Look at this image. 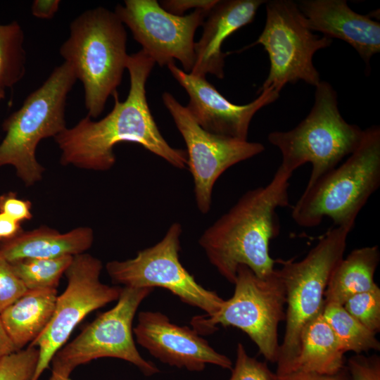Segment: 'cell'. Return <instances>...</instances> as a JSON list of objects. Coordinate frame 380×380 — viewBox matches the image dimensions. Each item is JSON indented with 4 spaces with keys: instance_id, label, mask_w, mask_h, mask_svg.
I'll return each mask as SVG.
<instances>
[{
    "instance_id": "17",
    "label": "cell",
    "mask_w": 380,
    "mask_h": 380,
    "mask_svg": "<svg viewBox=\"0 0 380 380\" xmlns=\"http://www.w3.org/2000/svg\"><path fill=\"white\" fill-rule=\"evenodd\" d=\"M296 4L312 31L348 43L367 66L380 52V23L370 15L353 11L346 0H302Z\"/></svg>"
},
{
    "instance_id": "26",
    "label": "cell",
    "mask_w": 380,
    "mask_h": 380,
    "mask_svg": "<svg viewBox=\"0 0 380 380\" xmlns=\"http://www.w3.org/2000/svg\"><path fill=\"white\" fill-rule=\"evenodd\" d=\"M344 309L374 334L380 331V289L357 293L343 305Z\"/></svg>"
},
{
    "instance_id": "21",
    "label": "cell",
    "mask_w": 380,
    "mask_h": 380,
    "mask_svg": "<svg viewBox=\"0 0 380 380\" xmlns=\"http://www.w3.org/2000/svg\"><path fill=\"white\" fill-rule=\"evenodd\" d=\"M344 354L322 311L302 329L298 353L290 372L334 374L346 366Z\"/></svg>"
},
{
    "instance_id": "23",
    "label": "cell",
    "mask_w": 380,
    "mask_h": 380,
    "mask_svg": "<svg viewBox=\"0 0 380 380\" xmlns=\"http://www.w3.org/2000/svg\"><path fill=\"white\" fill-rule=\"evenodd\" d=\"M24 40L23 30L16 20L0 24V101L5 98L6 90L15 86L25 75Z\"/></svg>"
},
{
    "instance_id": "18",
    "label": "cell",
    "mask_w": 380,
    "mask_h": 380,
    "mask_svg": "<svg viewBox=\"0 0 380 380\" xmlns=\"http://www.w3.org/2000/svg\"><path fill=\"white\" fill-rule=\"evenodd\" d=\"M264 0L219 1L203 23V33L195 42V63L190 74L205 77L210 73L224 77L226 54L222 50L225 39L241 27L252 23Z\"/></svg>"
},
{
    "instance_id": "19",
    "label": "cell",
    "mask_w": 380,
    "mask_h": 380,
    "mask_svg": "<svg viewBox=\"0 0 380 380\" xmlns=\"http://www.w3.org/2000/svg\"><path fill=\"white\" fill-rule=\"evenodd\" d=\"M93 242L94 232L90 227H80L61 233L42 226L0 242V253L9 262L25 259H51L84 253Z\"/></svg>"
},
{
    "instance_id": "15",
    "label": "cell",
    "mask_w": 380,
    "mask_h": 380,
    "mask_svg": "<svg viewBox=\"0 0 380 380\" xmlns=\"http://www.w3.org/2000/svg\"><path fill=\"white\" fill-rule=\"evenodd\" d=\"M137 342L160 361L201 372L207 364L232 368L231 360L217 353L195 329L171 322L163 313L141 311L133 328Z\"/></svg>"
},
{
    "instance_id": "34",
    "label": "cell",
    "mask_w": 380,
    "mask_h": 380,
    "mask_svg": "<svg viewBox=\"0 0 380 380\" xmlns=\"http://www.w3.org/2000/svg\"><path fill=\"white\" fill-rule=\"evenodd\" d=\"M60 0H34L31 6L32 15L44 20L52 19L59 9Z\"/></svg>"
},
{
    "instance_id": "16",
    "label": "cell",
    "mask_w": 380,
    "mask_h": 380,
    "mask_svg": "<svg viewBox=\"0 0 380 380\" xmlns=\"http://www.w3.org/2000/svg\"><path fill=\"white\" fill-rule=\"evenodd\" d=\"M172 76L187 92L186 106L205 130L218 135L248 140L250 123L262 108L275 101L279 93L270 89L246 105H236L224 97L205 77L194 76L179 68L175 62L167 65Z\"/></svg>"
},
{
    "instance_id": "33",
    "label": "cell",
    "mask_w": 380,
    "mask_h": 380,
    "mask_svg": "<svg viewBox=\"0 0 380 380\" xmlns=\"http://www.w3.org/2000/svg\"><path fill=\"white\" fill-rule=\"evenodd\" d=\"M277 375V380H351L346 366L334 374H319L312 372L292 371Z\"/></svg>"
},
{
    "instance_id": "14",
    "label": "cell",
    "mask_w": 380,
    "mask_h": 380,
    "mask_svg": "<svg viewBox=\"0 0 380 380\" xmlns=\"http://www.w3.org/2000/svg\"><path fill=\"white\" fill-rule=\"evenodd\" d=\"M210 11L196 9L177 15L156 0H125L114 12L155 63L163 67L178 60L190 73L195 63L194 34Z\"/></svg>"
},
{
    "instance_id": "6",
    "label": "cell",
    "mask_w": 380,
    "mask_h": 380,
    "mask_svg": "<svg viewBox=\"0 0 380 380\" xmlns=\"http://www.w3.org/2000/svg\"><path fill=\"white\" fill-rule=\"evenodd\" d=\"M363 131L343 119L336 91L328 82L320 81L308 115L290 130L270 132L267 139L281 152L279 167L285 172L293 175L303 164L311 163L306 185L310 186L357 148Z\"/></svg>"
},
{
    "instance_id": "1",
    "label": "cell",
    "mask_w": 380,
    "mask_h": 380,
    "mask_svg": "<svg viewBox=\"0 0 380 380\" xmlns=\"http://www.w3.org/2000/svg\"><path fill=\"white\" fill-rule=\"evenodd\" d=\"M154 65L143 50L129 55L127 69L130 87L126 99L120 101L115 92L114 106L104 118L94 121L87 115L54 138L61 151L63 165L95 171L110 170L116 160L115 146L132 142L141 145L173 167L183 169L187 166L186 151L167 142L148 107L146 84Z\"/></svg>"
},
{
    "instance_id": "4",
    "label": "cell",
    "mask_w": 380,
    "mask_h": 380,
    "mask_svg": "<svg viewBox=\"0 0 380 380\" xmlns=\"http://www.w3.org/2000/svg\"><path fill=\"white\" fill-rule=\"evenodd\" d=\"M380 186V127L363 131L357 148L341 165L306 186L292 208L293 221L314 227L324 217L334 227L353 229L355 220Z\"/></svg>"
},
{
    "instance_id": "11",
    "label": "cell",
    "mask_w": 380,
    "mask_h": 380,
    "mask_svg": "<svg viewBox=\"0 0 380 380\" xmlns=\"http://www.w3.org/2000/svg\"><path fill=\"white\" fill-rule=\"evenodd\" d=\"M182 232L181 224L172 223L156 244L139 251L133 258L108 262L106 271L115 284L131 288H163L183 303L213 315L222 308L224 300L215 291L199 284L182 265Z\"/></svg>"
},
{
    "instance_id": "35",
    "label": "cell",
    "mask_w": 380,
    "mask_h": 380,
    "mask_svg": "<svg viewBox=\"0 0 380 380\" xmlns=\"http://www.w3.org/2000/svg\"><path fill=\"white\" fill-rule=\"evenodd\" d=\"M23 232L20 222L0 213V242L13 239Z\"/></svg>"
},
{
    "instance_id": "27",
    "label": "cell",
    "mask_w": 380,
    "mask_h": 380,
    "mask_svg": "<svg viewBox=\"0 0 380 380\" xmlns=\"http://www.w3.org/2000/svg\"><path fill=\"white\" fill-rule=\"evenodd\" d=\"M39 360V349L26 348L6 355L0 360V380H31Z\"/></svg>"
},
{
    "instance_id": "9",
    "label": "cell",
    "mask_w": 380,
    "mask_h": 380,
    "mask_svg": "<svg viewBox=\"0 0 380 380\" xmlns=\"http://www.w3.org/2000/svg\"><path fill=\"white\" fill-rule=\"evenodd\" d=\"M266 2L263 30L248 46L261 44L269 56V74L258 94L267 89L279 93L286 84L300 80L315 87L321 80L312 62L313 56L317 51L330 46L332 39L314 34L296 2Z\"/></svg>"
},
{
    "instance_id": "25",
    "label": "cell",
    "mask_w": 380,
    "mask_h": 380,
    "mask_svg": "<svg viewBox=\"0 0 380 380\" xmlns=\"http://www.w3.org/2000/svg\"><path fill=\"white\" fill-rule=\"evenodd\" d=\"M72 258L25 259L10 263L28 291L56 289Z\"/></svg>"
},
{
    "instance_id": "24",
    "label": "cell",
    "mask_w": 380,
    "mask_h": 380,
    "mask_svg": "<svg viewBox=\"0 0 380 380\" xmlns=\"http://www.w3.org/2000/svg\"><path fill=\"white\" fill-rule=\"evenodd\" d=\"M322 315L345 353L352 351L361 354L371 350H379L380 342L376 334L350 315L343 305L324 304Z\"/></svg>"
},
{
    "instance_id": "32",
    "label": "cell",
    "mask_w": 380,
    "mask_h": 380,
    "mask_svg": "<svg viewBox=\"0 0 380 380\" xmlns=\"http://www.w3.org/2000/svg\"><path fill=\"white\" fill-rule=\"evenodd\" d=\"M218 0H164L160 6L166 11L177 15H184L186 11L194 8L210 11Z\"/></svg>"
},
{
    "instance_id": "22",
    "label": "cell",
    "mask_w": 380,
    "mask_h": 380,
    "mask_svg": "<svg viewBox=\"0 0 380 380\" xmlns=\"http://www.w3.org/2000/svg\"><path fill=\"white\" fill-rule=\"evenodd\" d=\"M379 260L378 246L356 248L343 258L329 277L324 304L343 305L351 296L376 287L374 276Z\"/></svg>"
},
{
    "instance_id": "30",
    "label": "cell",
    "mask_w": 380,
    "mask_h": 380,
    "mask_svg": "<svg viewBox=\"0 0 380 380\" xmlns=\"http://www.w3.org/2000/svg\"><path fill=\"white\" fill-rule=\"evenodd\" d=\"M346 366L351 380H380V357L356 354L347 360Z\"/></svg>"
},
{
    "instance_id": "31",
    "label": "cell",
    "mask_w": 380,
    "mask_h": 380,
    "mask_svg": "<svg viewBox=\"0 0 380 380\" xmlns=\"http://www.w3.org/2000/svg\"><path fill=\"white\" fill-rule=\"evenodd\" d=\"M31 209L32 203L18 198L15 193L8 192L0 196V213L20 223L32 218Z\"/></svg>"
},
{
    "instance_id": "8",
    "label": "cell",
    "mask_w": 380,
    "mask_h": 380,
    "mask_svg": "<svg viewBox=\"0 0 380 380\" xmlns=\"http://www.w3.org/2000/svg\"><path fill=\"white\" fill-rule=\"evenodd\" d=\"M234 284L233 296L224 300L217 313L192 318L193 329L199 334H209L219 324L236 327L256 344L265 360L277 363L280 350L278 326L286 318V291L278 269L259 278L241 265Z\"/></svg>"
},
{
    "instance_id": "37",
    "label": "cell",
    "mask_w": 380,
    "mask_h": 380,
    "mask_svg": "<svg viewBox=\"0 0 380 380\" xmlns=\"http://www.w3.org/2000/svg\"><path fill=\"white\" fill-rule=\"evenodd\" d=\"M49 380H70V377H66L58 374L52 372Z\"/></svg>"
},
{
    "instance_id": "3",
    "label": "cell",
    "mask_w": 380,
    "mask_h": 380,
    "mask_svg": "<svg viewBox=\"0 0 380 380\" xmlns=\"http://www.w3.org/2000/svg\"><path fill=\"white\" fill-rule=\"evenodd\" d=\"M69 31L59 53L82 83L87 115L97 118L127 69V32L115 13L102 6L80 14Z\"/></svg>"
},
{
    "instance_id": "2",
    "label": "cell",
    "mask_w": 380,
    "mask_h": 380,
    "mask_svg": "<svg viewBox=\"0 0 380 380\" xmlns=\"http://www.w3.org/2000/svg\"><path fill=\"white\" fill-rule=\"evenodd\" d=\"M291 174L278 167L271 181L246 192L201 234L198 243L210 262L234 284L238 267H248L258 277L274 271L270 243L279 232L278 208L289 205Z\"/></svg>"
},
{
    "instance_id": "36",
    "label": "cell",
    "mask_w": 380,
    "mask_h": 380,
    "mask_svg": "<svg viewBox=\"0 0 380 380\" xmlns=\"http://www.w3.org/2000/svg\"><path fill=\"white\" fill-rule=\"evenodd\" d=\"M16 351L18 350L7 334L0 318V360Z\"/></svg>"
},
{
    "instance_id": "7",
    "label": "cell",
    "mask_w": 380,
    "mask_h": 380,
    "mask_svg": "<svg viewBox=\"0 0 380 380\" xmlns=\"http://www.w3.org/2000/svg\"><path fill=\"white\" fill-rule=\"evenodd\" d=\"M353 229L330 228L299 261L278 260L286 291V328L280 345L276 374L290 372L297 355L302 329L323 310L324 292L334 267L343 258Z\"/></svg>"
},
{
    "instance_id": "29",
    "label": "cell",
    "mask_w": 380,
    "mask_h": 380,
    "mask_svg": "<svg viewBox=\"0 0 380 380\" xmlns=\"http://www.w3.org/2000/svg\"><path fill=\"white\" fill-rule=\"evenodd\" d=\"M28 291L0 253V313Z\"/></svg>"
},
{
    "instance_id": "20",
    "label": "cell",
    "mask_w": 380,
    "mask_h": 380,
    "mask_svg": "<svg viewBox=\"0 0 380 380\" xmlns=\"http://www.w3.org/2000/svg\"><path fill=\"white\" fill-rule=\"evenodd\" d=\"M57 296V289L28 291L0 313L4 327L17 350L32 343L44 331L52 317Z\"/></svg>"
},
{
    "instance_id": "13",
    "label": "cell",
    "mask_w": 380,
    "mask_h": 380,
    "mask_svg": "<svg viewBox=\"0 0 380 380\" xmlns=\"http://www.w3.org/2000/svg\"><path fill=\"white\" fill-rule=\"evenodd\" d=\"M162 99L186 146L197 208L201 213H208L213 187L220 175L232 166L260 154L265 147L261 143L210 133L170 93L164 92Z\"/></svg>"
},
{
    "instance_id": "10",
    "label": "cell",
    "mask_w": 380,
    "mask_h": 380,
    "mask_svg": "<svg viewBox=\"0 0 380 380\" xmlns=\"http://www.w3.org/2000/svg\"><path fill=\"white\" fill-rule=\"evenodd\" d=\"M153 289L122 287L114 307L101 313L56 353L51 362L52 372L70 377L79 365L98 358L114 357L134 365L146 376L158 373L155 365L139 353L132 328L138 308Z\"/></svg>"
},
{
    "instance_id": "5",
    "label": "cell",
    "mask_w": 380,
    "mask_h": 380,
    "mask_svg": "<svg viewBox=\"0 0 380 380\" xmlns=\"http://www.w3.org/2000/svg\"><path fill=\"white\" fill-rule=\"evenodd\" d=\"M77 80L72 66L63 62L2 123L6 135L0 144V167L13 166L26 186L42 179L44 167L36 158L40 141L67 128L68 95Z\"/></svg>"
},
{
    "instance_id": "12",
    "label": "cell",
    "mask_w": 380,
    "mask_h": 380,
    "mask_svg": "<svg viewBox=\"0 0 380 380\" xmlns=\"http://www.w3.org/2000/svg\"><path fill=\"white\" fill-rule=\"evenodd\" d=\"M102 268L101 261L88 253L73 256L65 272L67 287L57 296L52 317L42 334L29 345L39 349L38 363L31 380L39 379L87 315L119 298L122 287L102 283Z\"/></svg>"
},
{
    "instance_id": "28",
    "label": "cell",
    "mask_w": 380,
    "mask_h": 380,
    "mask_svg": "<svg viewBox=\"0 0 380 380\" xmlns=\"http://www.w3.org/2000/svg\"><path fill=\"white\" fill-rule=\"evenodd\" d=\"M276 372H272L266 362H260L250 357L241 343L237 344L236 358L229 380H277Z\"/></svg>"
}]
</instances>
